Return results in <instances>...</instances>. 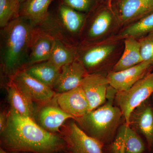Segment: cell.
Wrapping results in <instances>:
<instances>
[{
    "label": "cell",
    "mask_w": 153,
    "mask_h": 153,
    "mask_svg": "<svg viewBox=\"0 0 153 153\" xmlns=\"http://www.w3.org/2000/svg\"><path fill=\"white\" fill-rule=\"evenodd\" d=\"M143 61L153 63V32L138 39Z\"/></svg>",
    "instance_id": "484cf974"
},
{
    "label": "cell",
    "mask_w": 153,
    "mask_h": 153,
    "mask_svg": "<svg viewBox=\"0 0 153 153\" xmlns=\"http://www.w3.org/2000/svg\"><path fill=\"white\" fill-rule=\"evenodd\" d=\"M35 27L28 20L20 16L1 28V71L9 79L27 66Z\"/></svg>",
    "instance_id": "7a4b0ae2"
},
{
    "label": "cell",
    "mask_w": 153,
    "mask_h": 153,
    "mask_svg": "<svg viewBox=\"0 0 153 153\" xmlns=\"http://www.w3.org/2000/svg\"><path fill=\"white\" fill-rule=\"evenodd\" d=\"M153 93V72L148 73L129 89L117 91L114 99L123 115L125 122L128 124L131 112L146 101Z\"/></svg>",
    "instance_id": "5b68a950"
},
{
    "label": "cell",
    "mask_w": 153,
    "mask_h": 153,
    "mask_svg": "<svg viewBox=\"0 0 153 153\" xmlns=\"http://www.w3.org/2000/svg\"><path fill=\"white\" fill-rule=\"evenodd\" d=\"M0 153H10L8 152H7L3 148H1V149H0Z\"/></svg>",
    "instance_id": "f1b7e54d"
},
{
    "label": "cell",
    "mask_w": 153,
    "mask_h": 153,
    "mask_svg": "<svg viewBox=\"0 0 153 153\" xmlns=\"http://www.w3.org/2000/svg\"><path fill=\"white\" fill-rule=\"evenodd\" d=\"M57 104L63 111L76 118L81 117L89 111V105L81 86L58 93Z\"/></svg>",
    "instance_id": "5bb4252c"
},
{
    "label": "cell",
    "mask_w": 153,
    "mask_h": 153,
    "mask_svg": "<svg viewBox=\"0 0 153 153\" xmlns=\"http://www.w3.org/2000/svg\"><path fill=\"white\" fill-rule=\"evenodd\" d=\"M87 15L59 2L55 12H49L38 27L67 44L77 47Z\"/></svg>",
    "instance_id": "277c9868"
},
{
    "label": "cell",
    "mask_w": 153,
    "mask_h": 153,
    "mask_svg": "<svg viewBox=\"0 0 153 153\" xmlns=\"http://www.w3.org/2000/svg\"><path fill=\"white\" fill-rule=\"evenodd\" d=\"M153 66L151 61H143L123 71H110L106 77L111 87L117 91H124L148 74V71Z\"/></svg>",
    "instance_id": "8fae6325"
},
{
    "label": "cell",
    "mask_w": 153,
    "mask_h": 153,
    "mask_svg": "<svg viewBox=\"0 0 153 153\" xmlns=\"http://www.w3.org/2000/svg\"><path fill=\"white\" fill-rule=\"evenodd\" d=\"M19 2L21 3V4H22L24 2H25V1H26L27 0H19Z\"/></svg>",
    "instance_id": "f546056e"
},
{
    "label": "cell",
    "mask_w": 153,
    "mask_h": 153,
    "mask_svg": "<svg viewBox=\"0 0 153 153\" xmlns=\"http://www.w3.org/2000/svg\"><path fill=\"white\" fill-rule=\"evenodd\" d=\"M53 1L27 0L22 4L20 16L28 20L34 27H38L48 17L49 6Z\"/></svg>",
    "instance_id": "ffe728a7"
},
{
    "label": "cell",
    "mask_w": 153,
    "mask_h": 153,
    "mask_svg": "<svg viewBox=\"0 0 153 153\" xmlns=\"http://www.w3.org/2000/svg\"><path fill=\"white\" fill-rule=\"evenodd\" d=\"M112 19V15L107 10L100 11L91 18L88 19L87 16L81 33L80 43L98 41L109 30Z\"/></svg>",
    "instance_id": "9a60e30c"
},
{
    "label": "cell",
    "mask_w": 153,
    "mask_h": 153,
    "mask_svg": "<svg viewBox=\"0 0 153 153\" xmlns=\"http://www.w3.org/2000/svg\"><path fill=\"white\" fill-rule=\"evenodd\" d=\"M55 41V38L53 36L40 28L35 27L31 40L28 62L25 68L49 60Z\"/></svg>",
    "instance_id": "7c38bea8"
},
{
    "label": "cell",
    "mask_w": 153,
    "mask_h": 153,
    "mask_svg": "<svg viewBox=\"0 0 153 153\" xmlns=\"http://www.w3.org/2000/svg\"><path fill=\"white\" fill-rule=\"evenodd\" d=\"M60 69L48 60L28 66L24 70L30 76L53 89L59 77Z\"/></svg>",
    "instance_id": "7402d4cb"
},
{
    "label": "cell",
    "mask_w": 153,
    "mask_h": 153,
    "mask_svg": "<svg viewBox=\"0 0 153 153\" xmlns=\"http://www.w3.org/2000/svg\"><path fill=\"white\" fill-rule=\"evenodd\" d=\"M146 102L131 114L128 125L139 134L142 135L148 149L151 150L153 148V110Z\"/></svg>",
    "instance_id": "4fadbf2b"
},
{
    "label": "cell",
    "mask_w": 153,
    "mask_h": 153,
    "mask_svg": "<svg viewBox=\"0 0 153 153\" xmlns=\"http://www.w3.org/2000/svg\"><path fill=\"white\" fill-rule=\"evenodd\" d=\"M112 0H108V4L109 6L111 5V2H112Z\"/></svg>",
    "instance_id": "4dcf8cb0"
},
{
    "label": "cell",
    "mask_w": 153,
    "mask_h": 153,
    "mask_svg": "<svg viewBox=\"0 0 153 153\" xmlns=\"http://www.w3.org/2000/svg\"><path fill=\"white\" fill-rule=\"evenodd\" d=\"M87 71L77 59L63 66L53 89L58 93L66 92L80 86L88 74Z\"/></svg>",
    "instance_id": "2e32d148"
},
{
    "label": "cell",
    "mask_w": 153,
    "mask_h": 153,
    "mask_svg": "<svg viewBox=\"0 0 153 153\" xmlns=\"http://www.w3.org/2000/svg\"><path fill=\"white\" fill-rule=\"evenodd\" d=\"M123 54L115 64L112 71H120L131 68L143 62L141 55L139 42L133 38L125 39Z\"/></svg>",
    "instance_id": "44dd1931"
},
{
    "label": "cell",
    "mask_w": 153,
    "mask_h": 153,
    "mask_svg": "<svg viewBox=\"0 0 153 153\" xmlns=\"http://www.w3.org/2000/svg\"><path fill=\"white\" fill-rule=\"evenodd\" d=\"M40 126L50 132L59 131L64 122L69 119H74V117L63 111L60 107L53 105L44 106L39 114Z\"/></svg>",
    "instance_id": "d6986e66"
},
{
    "label": "cell",
    "mask_w": 153,
    "mask_h": 153,
    "mask_svg": "<svg viewBox=\"0 0 153 153\" xmlns=\"http://www.w3.org/2000/svg\"><path fill=\"white\" fill-rule=\"evenodd\" d=\"M55 38V44L49 60L61 69L63 66L74 61L77 57V47Z\"/></svg>",
    "instance_id": "603a6c76"
},
{
    "label": "cell",
    "mask_w": 153,
    "mask_h": 153,
    "mask_svg": "<svg viewBox=\"0 0 153 153\" xmlns=\"http://www.w3.org/2000/svg\"><path fill=\"white\" fill-rule=\"evenodd\" d=\"M80 86L89 103L90 111L104 104L110 85L106 76L99 73H92L86 74Z\"/></svg>",
    "instance_id": "30bf717a"
},
{
    "label": "cell",
    "mask_w": 153,
    "mask_h": 153,
    "mask_svg": "<svg viewBox=\"0 0 153 153\" xmlns=\"http://www.w3.org/2000/svg\"><path fill=\"white\" fill-rule=\"evenodd\" d=\"M1 134L3 147L12 152L57 153L66 147L63 137L47 131L34 120L11 110Z\"/></svg>",
    "instance_id": "6da1fadb"
},
{
    "label": "cell",
    "mask_w": 153,
    "mask_h": 153,
    "mask_svg": "<svg viewBox=\"0 0 153 153\" xmlns=\"http://www.w3.org/2000/svg\"><path fill=\"white\" fill-rule=\"evenodd\" d=\"M59 2L64 4L75 10L84 13L91 11L95 3V0H58Z\"/></svg>",
    "instance_id": "4316f807"
},
{
    "label": "cell",
    "mask_w": 153,
    "mask_h": 153,
    "mask_svg": "<svg viewBox=\"0 0 153 153\" xmlns=\"http://www.w3.org/2000/svg\"><path fill=\"white\" fill-rule=\"evenodd\" d=\"M105 147L108 153H144L146 149L139 134L125 122L120 126L112 142Z\"/></svg>",
    "instance_id": "9c48e42d"
},
{
    "label": "cell",
    "mask_w": 153,
    "mask_h": 153,
    "mask_svg": "<svg viewBox=\"0 0 153 153\" xmlns=\"http://www.w3.org/2000/svg\"><path fill=\"white\" fill-rule=\"evenodd\" d=\"M22 4L19 0H0V27H6L20 16Z\"/></svg>",
    "instance_id": "d4e9b609"
},
{
    "label": "cell",
    "mask_w": 153,
    "mask_h": 153,
    "mask_svg": "<svg viewBox=\"0 0 153 153\" xmlns=\"http://www.w3.org/2000/svg\"><path fill=\"white\" fill-rule=\"evenodd\" d=\"M63 137L70 153H105L104 146L87 134L75 122L68 124Z\"/></svg>",
    "instance_id": "52a82bcc"
},
{
    "label": "cell",
    "mask_w": 153,
    "mask_h": 153,
    "mask_svg": "<svg viewBox=\"0 0 153 153\" xmlns=\"http://www.w3.org/2000/svg\"><path fill=\"white\" fill-rule=\"evenodd\" d=\"M8 114L1 112L0 114V132L1 133L5 128L7 121Z\"/></svg>",
    "instance_id": "83f0119b"
},
{
    "label": "cell",
    "mask_w": 153,
    "mask_h": 153,
    "mask_svg": "<svg viewBox=\"0 0 153 153\" xmlns=\"http://www.w3.org/2000/svg\"><path fill=\"white\" fill-rule=\"evenodd\" d=\"M119 16L123 24L136 22L153 12V0H119Z\"/></svg>",
    "instance_id": "e0dca14e"
},
{
    "label": "cell",
    "mask_w": 153,
    "mask_h": 153,
    "mask_svg": "<svg viewBox=\"0 0 153 153\" xmlns=\"http://www.w3.org/2000/svg\"><path fill=\"white\" fill-rule=\"evenodd\" d=\"M110 100L97 108L74 119L87 134L101 143L104 147L114 138L123 117L120 109Z\"/></svg>",
    "instance_id": "3957f363"
},
{
    "label": "cell",
    "mask_w": 153,
    "mask_h": 153,
    "mask_svg": "<svg viewBox=\"0 0 153 153\" xmlns=\"http://www.w3.org/2000/svg\"><path fill=\"white\" fill-rule=\"evenodd\" d=\"M153 32V12L129 25L116 39L133 38L138 39Z\"/></svg>",
    "instance_id": "cb8c5ba5"
},
{
    "label": "cell",
    "mask_w": 153,
    "mask_h": 153,
    "mask_svg": "<svg viewBox=\"0 0 153 153\" xmlns=\"http://www.w3.org/2000/svg\"><path fill=\"white\" fill-rule=\"evenodd\" d=\"M115 48L111 41L80 43L77 47L76 59L88 73H97Z\"/></svg>",
    "instance_id": "8992f818"
},
{
    "label": "cell",
    "mask_w": 153,
    "mask_h": 153,
    "mask_svg": "<svg viewBox=\"0 0 153 153\" xmlns=\"http://www.w3.org/2000/svg\"><path fill=\"white\" fill-rule=\"evenodd\" d=\"M9 80L33 102L46 103L56 95L52 88L30 76L24 69L17 72Z\"/></svg>",
    "instance_id": "ba28073f"
},
{
    "label": "cell",
    "mask_w": 153,
    "mask_h": 153,
    "mask_svg": "<svg viewBox=\"0 0 153 153\" xmlns=\"http://www.w3.org/2000/svg\"><path fill=\"white\" fill-rule=\"evenodd\" d=\"M6 85L11 110L22 116L34 120L35 111L33 101L22 93L11 80H9Z\"/></svg>",
    "instance_id": "ac0fdd59"
}]
</instances>
